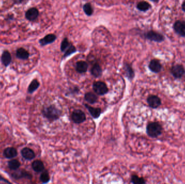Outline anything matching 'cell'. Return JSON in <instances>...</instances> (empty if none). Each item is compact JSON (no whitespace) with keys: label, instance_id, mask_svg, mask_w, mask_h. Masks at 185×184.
I'll return each mask as SVG.
<instances>
[{"label":"cell","instance_id":"cell-1","mask_svg":"<svg viewBox=\"0 0 185 184\" xmlns=\"http://www.w3.org/2000/svg\"><path fill=\"white\" fill-rule=\"evenodd\" d=\"M42 113L43 117L51 121L58 119L61 115V112L54 105H50L43 108Z\"/></svg>","mask_w":185,"mask_h":184},{"label":"cell","instance_id":"cell-2","mask_svg":"<svg viewBox=\"0 0 185 184\" xmlns=\"http://www.w3.org/2000/svg\"><path fill=\"white\" fill-rule=\"evenodd\" d=\"M162 128L161 125L157 122H152L148 124L146 128V132L149 136L156 138L160 136L162 133Z\"/></svg>","mask_w":185,"mask_h":184},{"label":"cell","instance_id":"cell-3","mask_svg":"<svg viewBox=\"0 0 185 184\" xmlns=\"http://www.w3.org/2000/svg\"><path fill=\"white\" fill-rule=\"evenodd\" d=\"M93 88L95 92L99 95H104L108 92L107 85L104 82L101 81L94 82L93 85Z\"/></svg>","mask_w":185,"mask_h":184},{"label":"cell","instance_id":"cell-4","mask_svg":"<svg viewBox=\"0 0 185 184\" xmlns=\"http://www.w3.org/2000/svg\"><path fill=\"white\" fill-rule=\"evenodd\" d=\"M145 38L149 40L160 43L165 40V37L163 35L156 32L153 30H150L146 33L145 35Z\"/></svg>","mask_w":185,"mask_h":184},{"label":"cell","instance_id":"cell-5","mask_svg":"<svg viewBox=\"0 0 185 184\" xmlns=\"http://www.w3.org/2000/svg\"><path fill=\"white\" fill-rule=\"evenodd\" d=\"M71 118L74 123L80 124L86 120V116L82 111L80 110H76L72 112Z\"/></svg>","mask_w":185,"mask_h":184},{"label":"cell","instance_id":"cell-6","mask_svg":"<svg viewBox=\"0 0 185 184\" xmlns=\"http://www.w3.org/2000/svg\"><path fill=\"white\" fill-rule=\"evenodd\" d=\"M171 73L175 78H180L185 75V70L183 65L177 64L173 66L171 68Z\"/></svg>","mask_w":185,"mask_h":184},{"label":"cell","instance_id":"cell-7","mask_svg":"<svg viewBox=\"0 0 185 184\" xmlns=\"http://www.w3.org/2000/svg\"><path fill=\"white\" fill-rule=\"evenodd\" d=\"M175 32L181 37H185V21L178 20L175 22L173 26Z\"/></svg>","mask_w":185,"mask_h":184},{"label":"cell","instance_id":"cell-8","mask_svg":"<svg viewBox=\"0 0 185 184\" xmlns=\"http://www.w3.org/2000/svg\"><path fill=\"white\" fill-rule=\"evenodd\" d=\"M147 101L149 106L153 109L158 108L160 106L161 104L160 98L158 96L155 95L149 96Z\"/></svg>","mask_w":185,"mask_h":184},{"label":"cell","instance_id":"cell-9","mask_svg":"<svg viewBox=\"0 0 185 184\" xmlns=\"http://www.w3.org/2000/svg\"><path fill=\"white\" fill-rule=\"evenodd\" d=\"M11 176L13 178L15 179H20L22 178L31 179L32 178V175L23 170L16 171L14 172L13 173L11 174Z\"/></svg>","mask_w":185,"mask_h":184},{"label":"cell","instance_id":"cell-10","mask_svg":"<svg viewBox=\"0 0 185 184\" xmlns=\"http://www.w3.org/2000/svg\"><path fill=\"white\" fill-rule=\"evenodd\" d=\"M148 67L150 71L154 73H159L160 72L162 69V65L160 62L159 60L156 59H152L150 62Z\"/></svg>","mask_w":185,"mask_h":184},{"label":"cell","instance_id":"cell-11","mask_svg":"<svg viewBox=\"0 0 185 184\" xmlns=\"http://www.w3.org/2000/svg\"><path fill=\"white\" fill-rule=\"evenodd\" d=\"M39 15V13L36 8H30L26 13V18L30 21H33L37 19Z\"/></svg>","mask_w":185,"mask_h":184},{"label":"cell","instance_id":"cell-12","mask_svg":"<svg viewBox=\"0 0 185 184\" xmlns=\"http://www.w3.org/2000/svg\"><path fill=\"white\" fill-rule=\"evenodd\" d=\"M22 156L26 160H32L35 158V154L32 149L28 147H24L21 151Z\"/></svg>","mask_w":185,"mask_h":184},{"label":"cell","instance_id":"cell-13","mask_svg":"<svg viewBox=\"0 0 185 184\" xmlns=\"http://www.w3.org/2000/svg\"><path fill=\"white\" fill-rule=\"evenodd\" d=\"M57 39V36L54 34H48L39 41V43L42 46H45L53 43Z\"/></svg>","mask_w":185,"mask_h":184},{"label":"cell","instance_id":"cell-14","mask_svg":"<svg viewBox=\"0 0 185 184\" xmlns=\"http://www.w3.org/2000/svg\"><path fill=\"white\" fill-rule=\"evenodd\" d=\"M3 155L6 158L11 159L16 157L17 155V151L16 149L13 147H9L5 149L3 151Z\"/></svg>","mask_w":185,"mask_h":184},{"label":"cell","instance_id":"cell-15","mask_svg":"<svg viewBox=\"0 0 185 184\" xmlns=\"http://www.w3.org/2000/svg\"><path fill=\"white\" fill-rule=\"evenodd\" d=\"M1 62L5 67H8L11 62V56L8 51H4L1 56Z\"/></svg>","mask_w":185,"mask_h":184},{"label":"cell","instance_id":"cell-16","mask_svg":"<svg viewBox=\"0 0 185 184\" xmlns=\"http://www.w3.org/2000/svg\"><path fill=\"white\" fill-rule=\"evenodd\" d=\"M76 70L79 73L83 74L86 72L88 69V64L86 62L81 61L78 62L76 64Z\"/></svg>","mask_w":185,"mask_h":184},{"label":"cell","instance_id":"cell-17","mask_svg":"<svg viewBox=\"0 0 185 184\" xmlns=\"http://www.w3.org/2000/svg\"><path fill=\"white\" fill-rule=\"evenodd\" d=\"M32 169L34 171L36 172H41L45 170V165L42 161L36 160L34 161L32 163Z\"/></svg>","mask_w":185,"mask_h":184},{"label":"cell","instance_id":"cell-18","mask_svg":"<svg viewBox=\"0 0 185 184\" xmlns=\"http://www.w3.org/2000/svg\"><path fill=\"white\" fill-rule=\"evenodd\" d=\"M85 106L93 117L95 119H97V118L99 117L101 115V110L100 108L93 107L89 106L87 104H85Z\"/></svg>","mask_w":185,"mask_h":184},{"label":"cell","instance_id":"cell-19","mask_svg":"<svg viewBox=\"0 0 185 184\" xmlns=\"http://www.w3.org/2000/svg\"><path fill=\"white\" fill-rule=\"evenodd\" d=\"M16 56L18 59L26 60L29 58V54L26 50L23 48H20L16 50Z\"/></svg>","mask_w":185,"mask_h":184},{"label":"cell","instance_id":"cell-20","mask_svg":"<svg viewBox=\"0 0 185 184\" xmlns=\"http://www.w3.org/2000/svg\"><path fill=\"white\" fill-rule=\"evenodd\" d=\"M124 69L126 74V77L128 78L129 80H132L134 78L135 74L131 65L128 63H126L125 64Z\"/></svg>","mask_w":185,"mask_h":184},{"label":"cell","instance_id":"cell-21","mask_svg":"<svg viewBox=\"0 0 185 184\" xmlns=\"http://www.w3.org/2000/svg\"><path fill=\"white\" fill-rule=\"evenodd\" d=\"M102 69L97 63L94 64L91 69V75L95 77H99L102 75Z\"/></svg>","mask_w":185,"mask_h":184},{"label":"cell","instance_id":"cell-22","mask_svg":"<svg viewBox=\"0 0 185 184\" xmlns=\"http://www.w3.org/2000/svg\"><path fill=\"white\" fill-rule=\"evenodd\" d=\"M85 99L86 101L91 104L95 103L98 100L97 95L92 92L86 93L85 95Z\"/></svg>","mask_w":185,"mask_h":184},{"label":"cell","instance_id":"cell-23","mask_svg":"<svg viewBox=\"0 0 185 184\" xmlns=\"http://www.w3.org/2000/svg\"><path fill=\"white\" fill-rule=\"evenodd\" d=\"M40 86V83L37 80H33L32 82L30 83L29 86L28 88V92L29 93H32L36 91Z\"/></svg>","mask_w":185,"mask_h":184},{"label":"cell","instance_id":"cell-24","mask_svg":"<svg viewBox=\"0 0 185 184\" xmlns=\"http://www.w3.org/2000/svg\"><path fill=\"white\" fill-rule=\"evenodd\" d=\"M150 7H151V5L150 4L146 1L140 2L137 5V9L141 11H148L150 9Z\"/></svg>","mask_w":185,"mask_h":184},{"label":"cell","instance_id":"cell-25","mask_svg":"<svg viewBox=\"0 0 185 184\" xmlns=\"http://www.w3.org/2000/svg\"><path fill=\"white\" fill-rule=\"evenodd\" d=\"M8 167L10 168L11 170L16 171L17 169H19V167L21 166V164L20 163L19 160L16 159H13L11 160L8 162Z\"/></svg>","mask_w":185,"mask_h":184},{"label":"cell","instance_id":"cell-26","mask_svg":"<svg viewBox=\"0 0 185 184\" xmlns=\"http://www.w3.org/2000/svg\"><path fill=\"white\" fill-rule=\"evenodd\" d=\"M83 9L84 12L88 16H91L93 13V9L91 3H87L83 5Z\"/></svg>","mask_w":185,"mask_h":184},{"label":"cell","instance_id":"cell-27","mask_svg":"<svg viewBox=\"0 0 185 184\" xmlns=\"http://www.w3.org/2000/svg\"><path fill=\"white\" fill-rule=\"evenodd\" d=\"M40 179L41 182L43 184L48 183L50 180V177H49L48 171H45L43 172L41 174Z\"/></svg>","mask_w":185,"mask_h":184},{"label":"cell","instance_id":"cell-28","mask_svg":"<svg viewBox=\"0 0 185 184\" xmlns=\"http://www.w3.org/2000/svg\"><path fill=\"white\" fill-rule=\"evenodd\" d=\"M131 182L135 184H146L145 179L143 178H140L136 175H133L131 176Z\"/></svg>","mask_w":185,"mask_h":184},{"label":"cell","instance_id":"cell-29","mask_svg":"<svg viewBox=\"0 0 185 184\" xmlns=\"http://www.w3.org/2000/svg\"><path fill=\"white\" fill-rule=\"evenodd\" d=\"M76 51V50L75 47L70 44V45L69 46V47L67 48V49L65 51V53H64L63 57H66L70 56L72 53H74Z\"/></svg>","mask_w":185,"mask_h":184},{"label":"cell","instance_id":"cell-30","mask_svg":"<svg viewBox=\"0 0 185 184\" xmlns=\"http://www.w3.org/2000/svg\"><path fill=\"white\" fill-rule=\"evenodd\" d=\"M70 45L69 41L68 40L67 38H65L63 41L62 42L61 44V50L62 52H64L67 49V48L69 47V46Z\"/></svg>","mask_w":185,"mask_h":184},{"label":"cell","instance_id":"cell-31","mask_svg":"<svg viewBox=\"0 0 185 184\" xmlns=\"http://www.w3.org/2000/svg\"><path fill=\"white\" fill-rule=\"evenodd\" d=\"M0 180L1 181H2V182H5L6 183H9V184H11V182H9L8 180H7L6 179H5L4 178H3L2 176H1V175H0Z\"/></svg>","mask_w":185,"mask_h":184},{"label":"cell","instance_id":"cell-32","mask_svg":"<svg viewBox=\"0 0 185 184\" xmlns=\"http://www.w3.org/2000/svg\"><path fill=\"white\" fill-rule=\"evenodd\" d=\"M24 1V0H14V1L16 3H21L23 2Z\"/></svg>","mask_w":185,"mask_h":184},{"label":"cell","instance_id":"cell-33","mask_svg":"<svg viewBox=\"0 0 185 184\" xmlns=\"http://www.w3.org/2000/svg\"><path fill=\"white\" fill-rule=\"evenodd\" d=\"M182 9L184 12H185V1L183 2V5H182Z\"/></svg>","mask_w":185,"mask_h":184}]
</instances>
